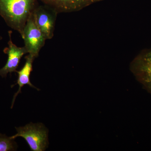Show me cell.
<instances>
[{"mask_svg":"<svg viewBox=\"0 0 151 151\" xmlns=\"http://www.w3.org/2000/svg\"><path fill=\"white\" fill-rule=\"evenodd\" d=\"M37 0H0V16L7 25L22 35Z\"/></svg>","mask_w":151,"mask_h":151,"instance_id":"cell-1","label":"cell"},{"mask_svg":"<svg viewBox=\"0 0 151 151\" xmlns=\"http://www.w3.org/2000/svg\"><path fill=\"white\" fill-rule=\"evenodd\" d=\"M58 14L56 11L45 4L38 5L33 12L36 24L46 40L51 39L54 36Z\"/></svg>","mask_w":151,"mask_h":151,"instance_id":"cell-5","label":"cell"},{"mask_svg":"<svg viewBox=\"0 0 151 151\" xmlns=\"http://www.w3.org/2000/svg\"><path fill=\"white\" fill-rule=\"evenodd\" d=\"M9 41L8 47L3 50L5 54L7 55L8 59L5 65L0 69V76L2 77H6L8 73L10 74L12 72H17L22 58L24 55L28 53L24 46L19 47L13 42L12 39V31L8 32Z\"/></svg>","mask_w":151,"mask_h":151,"instance_id":"cell-6","label":"cell"},{"mask_svg":"<svg viewBox=\"0 0 151 151\" xmlns=\"http://www.w3.org/2000/svg\"><path fill=\"white\" fill-rule=\"evenodd\" d=\"M17 134L11 138L14 139L22 137L26 141L31 150L43 151L48 144V130L42 124H30L25 127L16 128Z\"/></svg>","mask_w":151,"mask_h":151,"instance_id":"cell-2","label":"cell"},{"mask_svg":"<svg viewBox=\"0 0 151 151\" xmlns=\"http://www.w3.org/2000/svg\"><path fill=\"white\" fill-rule=\"evenodd\" d=\"M130 69L143 88L151 94V48L143 50L130 64Z\"/></svg>","mask_w":151,"mask_h":151,"instance_id":"cell-3","label":"cell"},{"mask_svg":"<svg viewBox=\"0 0 151 151\" xmlns=\"http://www.w3.org/2000/svg\"><path fill=\"white\" fill-rule=\"evenodd\" d=\"M17 148L16 143L13 139L0 134V151L15 150Z\"/></svg>","mask_w":151,"mask_h":151,"instance_id":"cell-9","label":"cell"},{"mask_svg":"<svg viewBox=\"0 0 151 151\" xmlns=\"http://www.w3.org/2000/svg\"><path fill=\"white\" fill-rule=\"evenodd\" d=\"M35 58L33 55L28 54V55L25 57L26 61L23 67L20 70H19V71L17 70V71L18 75L17 82L15 84L12 85V87H13L14 86L16 85V84H18L19 85V88L18 91L14 95L12 102L11 108H12L13 107L16 98L18 94L21 93L22 88L24 85H28L31 87L35 88L38 91L40 90V89L37 88L32 84L30 80V76L32 70L33 62Z\"/></svg>","mask_w":151,"mask_h":151,"instance_id":"cell-8","label":"cell"},{"mask_svg":"<svg viewBox=\"0 0 151 151\" xmlns=\"http://www.w3.org/2000/svg\"><path fill=\"white\" fill-rule=\"evenodd\" d=\"M44 4L60 13H69L81 10L92 4L104 0H40Z\"/></svg>","mask_w":151,"mask_h":151,"instance_id":"cell-7","label":"cell"},{"mask_svg":"<svg viewBox=\"0 0 151 151\" xmlns=\"http://www.w3.org/2000/svg\"><path fill=\"white\" fill-rule=\"evenodd\" d=\"M21 37L28 53L37 58L47 40L36 24L33 14L27 22Z\"/></svg>","mask_w":151,"mask_h":151,"instance_id":"cell-4","label":"cell"}]
</instances>
